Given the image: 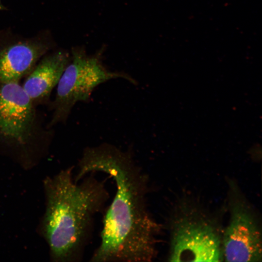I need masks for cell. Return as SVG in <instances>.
<instances>
[{
  "mask_svg": "<svg viewBox=\"0 0 262 262\" xmlns=\"http://www.w3.org/2000/svg\"><path fill=\"white\" fill-rule=\"evenodd\" d=\"M170 262H220L223 259V231L199 204L180 200L169 223Z\"/></svg>",
  "mask_w": 262,
  "mask_h": 262,
  "instance_id": "3",
  "label": "cell"
},
{
  "mask_svg": "<svg viewBox=\"0 0 262 262\" xmlns=\"http://www.w3.org/2000/svg\"><path fill=\"white\" fill-rule=\"evenodd\" d=\"M34 121V104L18 82L0 83V138L24 146L31 139Z\"/></svg>",
  "mask_w": 262,
  "mask_h": 262,
  "instance_id": "6",
  "label": "cell"
},
{
  "mask_svg": "<svg viewBox=\"0 0 262 262\" xmlns=\"http://www.w3.org/2000/svg\"><path fill=\"white\" fill-rule=\"evenodd\" d=\"M229 219L223 231V259L227 262H262V229L254 209L238 186L229 183Z\"/></svg>",
  "mask_w": 262,
  "mask_h": 262,
  "instance_id": "5",
  "label": "cell"
},
{
  "mask_svg": "<svg viewBox=\"0 0 262 262\" xmlns=\"http://www.w3.org/2000/svg\"></svg>",
  "mask_w": 262,
  "mask_h": 262,
  "instance_id": "9",
  "label": "cell"
},
{
  "mask_svg": "<svg viewBox=\"0 0 262 262\" xmlns=\"http://www.w3.org/2000/svg\"><path fill=\"white\" fill-rule=\"evenodd\" d=\"M102 50L103 49L93 55H88L83 48L72 49V61L57 85L50 126L65 122L74 105L79 101L88 102L95 88L106 81L123 78L136 83L127 74L108 70L102 63Z\"/></svg>",
  "mask_w": 262,
  "mask_h": 262,
  "instance_id": "4",
  "label": "cell"
},
{
  "mask_svg": "<svg viewBox=\"0 0 262 262\" xmlns=\"http://www.w3.org/2000/svg\"><path fill=\"white\" fill-rule=\"evenodd\" d=\"M69 55L59 51L44 57L33 69L22 87L33 104L46 101L69 63Z\"/></svg>",
  "mask_w": 262,
  "mask_h": 262,
  "instance_id": "7",
  "label": "cell"
},
{
  "mask_svg": "<svg viewBox=\"0 0 262 262\" xmlns=\"http://www.w3.org/2000/svg\"><path fill=\"white\" fill-rule=\"evenodd\" d=\"M47 49L40 43L19 42L0 50V83L17 81L30 73Z\"/></svg>",
  "mask_w": 262,
  "mask_h": 262,
  "instance_id": "8",
  "label": "cell"
},
{
  "mask_svg": "<svg viewBox=\"0 0 262 262\" xmlns=\"http://www.w3.org/2000/svg\"><path fill=\"white\" fill-rule=\"evenodd\" d=\"M72 170V167L63 170L44 180L46 206L41 230L54 262L82 261L95 216L104 210L109 198L104 182L94 173L79 182Z\"/></svg>",
  "mask_w": 262,
  "mask_h": 262,
  "instance_id": "2",
  "label": "cell"
},
{
  "mask_svg": "<svg viewBox=\"0 0 262 262\" xmlns=\"http://www.w3.org/2000/svg\"><path fill=\"white\" fill-rule=\"evenodd\" d=\"M98 172L115 182L116 192L103 220L100 243L91 262H145L157 255L161 225L147 206L148 178L131 150L104 143L83 150L75 178Z\"/></svg>",
  "mask_w": 262,
  "mask_h": 262,
  "instance_id": "1",
  "label": "cell"
}]
</instances>
